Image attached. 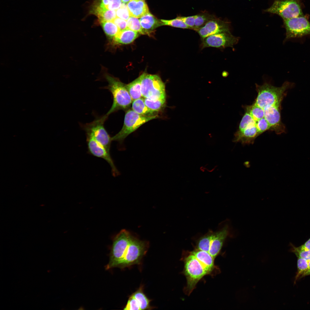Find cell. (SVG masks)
Wrapping results in <instances>:
<instances>
[{
    "label": "cell",
    "instance_id": "484cf974",
    "mask_svg": "<svg viewBox=\"0 0 310 310\" xmlns=\"http://www.w3.org/2000/svg\"><path fill=\"white\" fill-rule=\"evenodd\" d=\"M100 23L105 34L110 39H112L120 31L113 21L104 22Z\"/></svg>",
    "mask_w": 310,
    "mask_h": 310
},
{
    "label": "cell",
    "instance_id": "4fadbf2b",
    "mask_svg": "<svg viewBox=\"0 0 310 310\" xmlns=\"http://www.w3.org/2000/svg\"><path fill=\"white\" fill-rule=\"evenodd\" d=\"M230 225H225L220 230L214 232L211 239L208 253L215 259L220 253L225 240L228 237H234Z\"/></svg>",
    "mask_w": 310,
    "mask_h": 310
},
{
    "label": "cell",
    "instance_id": "cb8c5ba5",
    "mask_svg": "<svg viewBox=\"0 0 310 310\" xmlns=\"http://www.w3.org/2000/svg\"><path fill=\"white\" fill-rule=\"evenodd\" d=\"M126 87L132 101L142 96L141 90L140 76L130 83L126 85Z\"/></svg>",
    "mask_w": 310,
    "mask_h": 310
},
{
    "label": "cell",
    "instance_id": "83f0119b",
    "mask_svg": "<svg viewBox=\"0 0 310 310\" xmlns=\"http://www.w3.org/2000/svg\"><path fill=\"white\" fill-rule=\"evenodd\" d=\"M246 109V111L250 115L255 122L264 117L263 109L254 103L247 106Z\"/></svg>",
    "mask_w": 310,
    "mask_h": 310
},
{
    "label": "cell",
    "instance_id": "8fae6325",
    "mask_svg": "<svg viewBox=\"0 0 310 310\" xmlns=\"http://www.w3.org/2000/svg\"><path fill=\"white\" fill-rule=\"evenodd\" d=\"M239 40V37L233 36L230 32L220 33L210 36L202 40V48H233L238 43Z\"/></svg>",
    "mask_w": 310,
    "mask_h": 310
},
{
    "label": "cell",
    "instance_id": "8d00e7d4",
    "mask_svg": "<svg viewBox=\"0 0 310 310\" xmlns=\"http://www.w3.org/2000/svg\"><path fill=\"white\" fill-rule=\"evenodd\" d=\"M124 310H140L139 305L136 299L131 295L129 297L127 304L123 309Z\"/></svg>",
    "mask_w": 310,
    "mask_h": 310
},
{
    "label": "cell",
    "instance_id": "d6986e66",
    "mask_svg": "<svg viewBox=\"0 0 310 310\" xmlns=\"http://www.w3.org/2000/svg\"><path fill=\"white\" fill-rule=\"evenodd\" d=\"M140 33L128 28L120 31L112 40L114 45L130 44L139 35Z\"/></svg>",
    "mask_w": 310,
    "mask_h": 310
},
{
    "label": "cell",
    "instance_id": "52a82bcc",
    "mask_svg": "<svg viewBox=\"0 0 310 310\" xmlns=\"http://www.w3.org/2000/svg\"><path fill=\"white\" fill-rule=\"evenodd\" d=\"M132 236L129 231L123 229L114 237L111 248L109 261L106 267V269L118 267L123 257Z\"/></svg>",
    "mask_w": 310,
    "mask_h": 310
},
{
    "label": "cell",
    "instance_id": "2e32d148",
    "mask_svg": "<svg viewBox=\"0 0 310 310\" xmlns=\"http://www.w3.org/2000/svg\"><path fill=\"white\" fill-rule=\"evenodd\" d=\"M190 252L203 265L207 275L216 273V270L218 268L214 264L215 259L208 252L195 248Z\"/></svg>",
    "mask_w": 310,
    "mask_h": 310
},
{
    "label": "cell",
    "instance_id": "8992f818",
    "mask_svg": "<svg viewBox=\"0 0 310 310\" xmlns=\"http://www.w3.org/2000/svg\"><path fill=\"white\" fill-rule=\"evenodd\" d=\"M147 241L140 240L132 236L123 257L118 267L123 268L140 264L149 247Z\"/></svg>",
    "mask_w": 310,
    "mask_h": 310
},
{
    "label": "cell",
    "instance_id": "ac0fdd59",
    "mask_svg": "<svg viewBox=\"0 0 310 310\" xmlns=\"http://www.w3.org/2000/svg\"><path fill=\"white\" fill-rule=\"evenodd\" d=\"M127 5L130 16L139 18L149 12L148 6L144 0H131Z\"/></svg>",
    "mask_w": 310,
    "mask_h": 310
},
{
    "label": "cell",
    "instance_id": "603a6c76",
    "mask_svg": "<svg viewBox=\"0 0 310 310\" xmlns=\"http://www.w3.org/2000/svg\"><path fill=\"white\" fill-rule=\"evenodd\" d=\"M131 295L136 299L138 302L140 310L152 309V307L150 304L151 300L148 298L144 293L142 286H140Z\"/></svg>",
    "mask_w": 310,
    "mask_h": 310
},
{
    "label": "cell",
    "instance_id": "7c38bea8",
    "mask_svg": "<svg viewBox=\"0 0 310 310\" xmlns=\"http://www.w3.org/2000/svg\"><path fill=\"white\" fill-rule=\"evenodd\" d=\"M88 151L92 155L102 158L110 165L112 174L114 177L120 175V173L115 166L111 158L110 152L102 145L97 142L92 136L86 134Z\"/></svg>",
    "mask_w": 310,
    "mask_h": 310
},
{
    "label": "cell",
    "instance_id": "d6a6232c",
    "mask_svg": "<svg viewBox=\"0 0 310 310\" xmlns=\"http://www.w3.org/2000/svg\"><path fill=\"white\" fill-rule=\"evenodd\" d=\"M255 124L256 122L250 115L246 111L240 121L238 131L243 130L248 126Z\"/></svg>",
    "mask_w": 310,
    "mask_h": 310
},
{
    "label": "cell",
    "instance_id": "3957f363",
    "mask_svg": "<svg viewBox=\"0 0 310 310\" xmlns=\"http://www.w3.org/2000/svg\"><path fill=\"white\" fill-rule=\"evenodd\" d=\"M108 83L105 87L111 92L113 96L112 106L106 114L108 116L111 114L120 110L128 109L132 103L131 98L126 87V85L117 78L108 75H105Z\"/></svg>",
    "mask_w": 310,
    "mask_h": 310
},
{
    "label": "cell",
    "instance_id": "7a4b0ae2",
    "mask_svg": "<svg viewBox=\"0 0 310 310\" xmlns=\"http://www.w3.org/2000/svg\"><path fill=\"white\" fill-rule=\"evenodd\" d=\"M183 253L181 259L184 263L183 273L187 280L184 292L189 295L198 282L207 274L203 265L190 251H184Z\"/></svg>",
    "mask_w": 310,
    "mask_h": 310
},
{
    "label": "cell",
    "instance_id": "9a60e30c",
    "mask_svg": "<svg viewBox=\"0 0 310 310\" xmlns=\"http://www.w3.org/2000/svg\"><path fill=\"white\" fill-rule=\"evenodd\" d=\"M196 31L202 40L214 34L230 32L228 23L216 18L208 21Z\"/></svg>",
    "mask_w": 310,
    "mask_h": 310
},
{
    "label": "cell",
    "instance_id": "ab89813d",
    "mask_svg": "<svg viewBox=\"0 0 310 310\" xmlns=\"http://www.w3.org/2000/svg\"><path fill=\"white\" fill-rule=\"evenodd\" d=\"M298 247L302 250H310V238L303 245Z\"/></svg>",
    "mask_w": 310,
    "mask_h": 310
},
{
    "label": "cell",
    "instance_id": "9c48e42d",
    "mask_svg": "<svg viewBox=\"0 0 310 310\" xmlns=\"http://www.w3.org/2000/svg\"><path fill=\"white\" fill-rule=\"evenodd\" d=\"M264 11L279 15L283 21L303 16L299 0H276Z\"/></svg>",
    "mask_w": 310,
    "mask_h": 310
},
{
    "label": "cell",
    "instance_id": "74e56055",
    "mask_svg": "<svg viewBox=\"0 0 310 310\" xmlns=\"http://www.w3.org/2000/svg\"><path fill=\"white\" fill-rule=\"evenodd\" d=\"M179 18L189 28L194 30L195 26V15L185 16H179Z\"/></svg>",
    "mask_w": 310,
    "mask_h": 310
},
{
    "label": "cell",
    "instance_id": "30bf717a",
    "mask_svg": "<svg viewBox=\"0 0 310 310\" xmlns=\"http://www.w3.org/2000/svg\"><path fill=\"white\" fill-rule=\"evenodd\" d=\"M286 30L285 40L310 34V22L303 16L284 21Z\"/></svg>",
    "mask_w": 310,
    "mask_h": 310
},
{
    "label": "cell",
    "instance_id": "44dd1931",
    "mask_svg": "<svg viewBox=\"0 0 310 310\" xmlns=\"http://www.w3.org/2000/svg\"><path fill=\"white\" fill-rule=\"evenodd\" d=\"M93 13L98 17L100 22L113 21L117 17L116 10H110L94 4Z\"/></svg>",
    "mask_w": 310,
    "mask_h": 310
},
{
    "label": "cell",
    "instance_id": "277c9868",
    "mask_svg": "<svg viewBox=\"0 0 310 310\" xmlns=\"http://www.w3.org/2000/svg\"><path fill=\"white\" fill-rule=\"evenodd\" d=\"M159 117L158 115L146 116L139 114L132 109L128 110L125 115L122 129L118 133L112 137V141L117 142L121 145L124 139L141 125L149 121Z\"/></svg>",
    "mask_w": 310,
    "mask_h": 310
},
{
    "label": "cell",
    "instance_id": "ba28073f",
    "mask_svg": "<svg viewBox=\"0 0 310 310\" xmlns=\"http://www.w3.org/2000/svg\"><path fill=\"white\" fill-rule=\"evenodd\" d=\"M108 116L106 114L97 117L92 121L81 124L86 134L92 136L97 142L103 146L110 152L112 137L105 129L104 124Z\"/></svg>",
    "mask_w": 310,
    "mask_h": 310
},
{
    "label": "cell",
    "instance_id": "1f68e13d",
    "mask_svg": "<svg viewBox=\"0 0 310 310\" xmlns=\"http://www.w3.org/2000/svg\"><path fill=\"white\" fill-rule=\"evenodd\" d=\"M162 25L183 29H189V28L179 18V16L170 20H161Z\"/></svg>",
    "mask_w": 310,
    "mask_h": 310
},
{
    "label": "cell",
    "instance_id": "d4e9b609",
    "mask_svg": "<svg viewBox=\"0 0 310 310\" xmlns=\"http://www.w3.org/2000/svg\"><path fill=\"white\" fill-rule=\"evenodd\" d=\"M146 106L152 111L158 113L163 111L166 106V99L152 100L144 98Z\"/></svg>",
    "mask_w": 310,
    "mask_h": 310
},
{
    "label": "cell",
    "instance_id": "f35d334b",
    "mask_svg": "<svg viewBox=\"0 0 310 310\" xmlns=\"http://www.w3.org/2000/svg\"><path fill=\"white\" fill-rule=\"evenodd\" d=\"M113 21L118 26L120 31L127 28L126 20L117 17Z\"/></svg>",
    "mask_w": 310,
    "mask_h": 310
},
{
    "label": "cell",
    "instance_id": "7402d4cb",
    "mask_svg": "<svg viewBox=\"0 0 310 310\" xmlns=\"http://www.w3.org/2000/svg\"><path fill=\"white\" fill-rule=\"evenodd\" d=\"M132 109L136 113L144 116H154L158 115L150 109L146 105L144 98L135 100L132 103Z\"/></svg>",
    "mask_w": 310,
    "mask_h": 310
},
{
    "label": "cell",
    "instance_id": "e0dca14e",
    "mask_svg": "<svg viewBox=\"0 0 310 310\" xmlns=\"http://www.w3.org/2000/svg\"><path fill=\"white\" fill-rule=\"evenodd\" d=\"M259 135L256 124L253 125L243 130H238L235 134L233 141L234 142H240L243 145L252 144Z\"/></svg>",
    "mask_w": 310,
    "mask_h": 310
},
{
    "label": "cell",
    "instance_id": "5bb4252c",
    "mask_svg": "<svg viewBox=\"0 0 310 310\" xmlns=\"http://www.w3.org/2000/svg\"><path fill=\"white\" fill-rule=\"evenodd\" d=\"M281 106H270L263 109L264 118L271 127V130L280 134L286 131V128L282 122L280 115Z\"/></svg>",
    "mask_w": 310,
    "mask_h": 310
},
{
    "label": "cell",
    "instance_id": "6da1fadb",
    "mask_svg": "<svg viewBox=\"0 0 310 310\" xmlns=\"http://www.w3.org/2000/svg\"><path fill=\"white\" fill-rule=\"evenodd\" d=\"M292 83L286 81L280 87L274 86L267 83L259 85L255 84L257 92L254 104L263 109L270 106H281L284 97L286 94L287 90L292 88Z\"/></svg>",
    "mask_w": 310,
    "mask_h": 310
},
{
    "label": "cell",
    "instance_id": "836d02e7",
    "mask_svg": "<svg viewBox=\"0 0 310 310\" xmlns=\"http://www.w3.org/2000/svg\"><path fill=\"white\" fill-rule=\"evenodd\" d=\"M291 249L298 257H300L308 261L310 260V250H301L298 247L294 246L290 243Z\"/></svg>",
    "mask_w": 310,
    "mask_h": 310
},
{
    "label": "cell",
    "instance_id": "d590c367",
    "mask_svg": "<svg viewBox=\"0 0 310 310\" xmlns=\"http://www.w3.org/2000/svg\"><path fill=\"white\" fill-rule=\"evenodd\" d=\"M256 126L260 135L267 130H271L270 125L264 117L256 122Z\"/></svg>",
    "mask_w": 310,
    "mask_h": 310
},
{
    "label": "cell",
    "instance_id": "7bdbcfd3",
    "mask_svg": "<svg viewBox=\"0 0 310 310\" xmlns=\"http://www.w3.org/2000/svg\"></svg>",
    "mask_w": 310,
    "mask_h": 310
},
{
    "label": "cell",
    "instance_id": "ffe728a7",
    "mask_svg": "<svg viewBox=\"0 0 310 310\" xmlns=\"http://www.w3.org/2000/svg\"><path fill=\"white\" fill-rule=\"evenodd\" d=\"M139 20L146 34H149L152 30L162 25L161 20H159L149 12L141 17Z\"/></svg>",
    "mask_w": 310,
    "mask_h": 310
},
{
    "label": "cell",
    "instance_id": "e575fe53",
    "mask_svg": "<svg viewBox=\"0 0 310 310\" xmlns=\"http://www.w3.org/2000/svg\"><path fill=\"white\" fill-rule=\"evenodd\" d=\"M117 17L127 20L130 17L127 4L122 3L120 7L116 10Z\"/></svg>",
    "mask_w": 310,
    "mask_h": 310
},
{
    "label": "cell",
    "instance_id": "4dcf8cb0",
    "mask_svg": "<svg viewBox=\"0 0 310 310\" xmlns=\"http://www.w3.org/2000/svg\"><path fill=\"white\" fill-rule=\"evenodd\" d=\"M127 21V28L140 34H146L141 26L140 20L138 18L130 16Z\"/></svg>",
    "mask_w": 310,
    "mask_h": 310
},
{
    "label": "cell",
    "instance_id": "4316f807",
    "mask_svg": "<svg viewBox=\"0 0 310 310\" xmlns=\"http://www.w3.org/2000/svg\"><path fill=\"white\" fill-rule=\"evenodd\" d=\"M215 18L214 16L205 12L195 15L194 30L196 31L208 21Z\"/></svg>",
    "mask_w": 310,
    "mask_h": 310
},
{
    "label": "cell",
    "instance_id": "5b68a950",
    "mask_svg": "<svg viewBox=\"0 0 310 310\" xmlns=\"http://www.w3.org/2000/svg\"><path fill=\"white\" fill-rule=\"evenodd\" d=\"M140 76L143 98L152 100L166 99L165 85L159 76L145 73Z\"/></svg>",
    "mask_w": 310,
    "mask_h": 310
},
{
    "label": "cell",
    "instance_id": "f1b7e54d",
    "mask_svg": "<svg viewBox=\"0 0 310 310\" xmlns=\"http://www.w3.org/2000/svg\"><path fill=\"white\" fill-rule=\"evenodd\" d=\"M121 0H98L95 4L107 9L116 10L121 4Z\"/></svg>",
    "mask_w": 310,
    "mask_h": 310
},
{
    "label": "cell",
    "instance_id": "b9f144b4",
    "mask_svg": "<svg viewBox=\"0 0 310 310\" xmlns=\"http://www.w3.org/2000/svg\"><path fill=\"white\" fill-rule=\"evenodd\" d=\"M131 0H121L122 3L126 4L129 2Z\"/></svg>",
    "mask_w": 310,
    "mask_h": 310
},
{
    "label": "cell",
    "instance_id": "60d3db41",
    "mask_svg": "<svg viewBox=\"0 0 310 310\" xmlns=\"http://www.w3.org/2000/svg\"><path fill=\"white\" fill-rule=\"evenodd\" d=\"M310 275V260L308 261V270L306 274V276Z\"/></svg>",
    "mask_w": 310,
    "mask_h": 310
},
{
    "label": "cell",
    "instance_id": "f546056e",
    "mask_svg": "<svg viewBox=\"0 0 310 310\" xmlns=\"http://www.w3.org/2000/svg\"><path fill=\"white\" fill-rule=\"evenodd\" d=\"M297 272L295 277L296 280L299 278L306 276L308 270V261L298 257L297 261Z\"/></svg>",
    "mask_w": 310,
    "mask_h": 310
}]
</instances>
